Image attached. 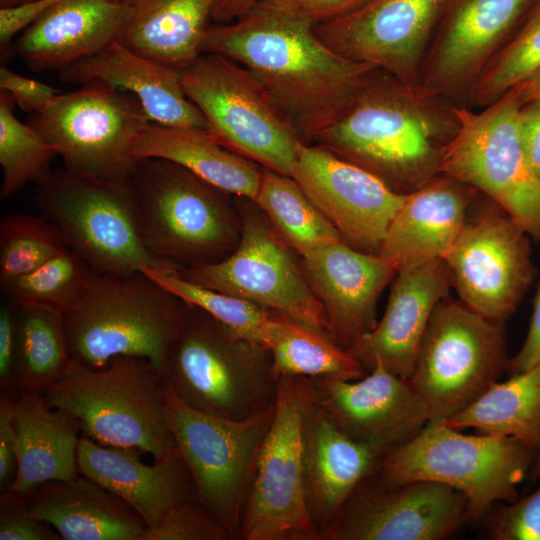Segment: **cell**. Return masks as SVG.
<instances>
[{
    "label": "cell",
    "instance_id": "6da1fadb",
    "mask_svg": "<svg viewBox=\"0 0 540 540\" xmlns=\"http://www.w3.org/2000/svg\"><path fill=\"white\" fill-rule=\"evenodd\" d=\"M201 52L248 69L306 144L337 121L378 69L332 50L310 21L260 6L231 23L211 24Z\"/></svg>",
    "mask_w": 540,
    "mask_h": 540
},
{
    "label": "cell",
    "instance_id": "7a4b0ae2",
    "mask_svg": "<svg viewBox=\"0 0 540 540\" xmlns=\"http://www.w3.org/2000/svg\"><path fill=\"white\" fill-rule=\"evenodd\" d=\"M458 127L457 107L446 98L375 69L313 144L407 194L441 174L443 148Z\"/></svg>",
    "mask_w": 540,
    "mask_h": 540
},
{
    "label": "cell",
    "instance_id": "3957f363",
    "mask_svg": "<svg viewBox=\"0 0 540 540\" xmlns=\"http://www.w3.org/2000/svg\"><path fill=\"white\" fill-rule=\"evenodd\" d=\"M190 308L142 271H92L79 303L62 313L70 359L101 369L115 357L134 356L162 372Z\"/></svg>",
    "mask_w": 540,
    "mask_h": 540
},
{
    "label": "cell",
    "instance_id": "277c9868",
    "mask_svg": "<svg viewBox=\"0 0 540 540\" xmlns=\"http://www.w3.org/2000/svg\"><path fill=\"white\" fill-rule=\"evenodd\" d=\"M141 240L156 258L177 269L227 257L241 235V216L228 193L185 167L142 158L128 179Z\"/></svg>",
    "mask_w": 540,
    "mask_h": 540
},
{
    "label": "cell",
    "instance_id": "5b68a950",
    "mask_svg": "<svg viewBox=\"0 0 540 540\" xmlns=\"http://www.w3.org/2000/svg\"><path fill=\"white\" fill-rule=\"evenodd\" d=\"M162 374L183 404L234 420L272 407L280 382L269 349L240 337L192 305L169 348Z\"/></svg>",
    "mask_w": 540,
    "mask_h": 540
},
{
    "label": "cell",
    "instance_id": "8992f818",
    "mask_svg": "<svg viewBox=\"0 0 540 540\" xmlns=\"http://www.w3.org/2000/svg\"><path fill=\"white\" fill-rule=\"evenodd\" d=\"M41 393L101 445L136 449L154 459L177 448L167 418L166 382L145 358L118 356L101 369L71 360L66 373Z\"/></svg>",
    "mask_w": 540,
    "mask_h": 540
},
{
    "label": "cell",
    "instance_id": "52a82bcc",
    "mask_svg": "<svg viewBox=\"0 0 540 540\" xmlns=\"http://www.w3.org/2000/svg\"><path fill=\"white\" fill-rule=\"evenodd\" d=\"M536 450L504 436L467 435L445 422H428L410 441L387 452L369 479L392 486L433 481L461 492L470 521H482L496 503L518 496Z\"/></svg>",
    "mask_w": 540,
    "mask_h": 540
},
{
    "label": "cell",
    "instance_id": "ba28073f",
    "mask_svg": "<svg viewBox=\"0 0 540 540\" xmlns=\"http://www.w3.org/2000/svg\"><path fill=\"white\" fill-rule=\"evenodd\" d=\"M509 363L504 322L448 296L430 317L409 382L426 403L429 422H444L508 372Z\"/></svg>",
    "mask_w": 540,
    "mask_h": 540
},
{
    "label": "cell",
    "instance_id": "9c48e42d",
    "mask_svg": "<svg viewBox=\"0 0 540 540\" xmlns=\"http://www.w3.org/2000/svg\"><path fill=\"white\" fill-rule=\"evenodd\" d=\"M34 204L93 272L128 274L145 266L177 269L144 246L128 182L98 180L64 169L38 184Z\"/></svg>",
    "mask_w": 540,
    "mask_h": 540
},
{
    "label": "cell",
    "instance_id": "30bf717a",
    "mask_svg": "<svg viewBox=\"0 0 540 540\" xmlns=\"http://www.w3.org/2000/svg\"><path fill=\"white\" fill-rule=\"evenodd\" d=\"M180 75L214 141L291 177L301 141L248 69L224 56L201 53Z\"/></svg>",
    "mask_w": 540,
    "mask_h": 540
},
{
    "label": "cell",
    "instance_id": "8fae6325",
    "mask_svg": "<svg viewBox=\"0 0 540 540\" xmlns=\"http://www.w3.org/2000/svg\"><path fill=\"white\" fill-rule=\"evenodd\" d=\"M518 102L508 91L480 112L457 107L459 127L440 173L486 194L540 244V179L525 156Z\"/></svg>",
    "mask_w": 540,
    "mask_h": 540
},
{
    "label": "cell",
    "instance_id": "7c38bea8",
    "mask_svg": "<svg viewBox=\"0 0 540 540\" xmlns=\"http://www.w3.org/2000/svg\"><path fill=\"white\" fill-rule=\"evenodd\" d=\"M132 93L100 82L58 94L34 127L63 159L65 169L110 182H127L139 159L136 143L151 123Z\"/></svg>",
    "mask_w": 540,
    "mask_h": 540
},
{
    "label": "cell",
    "instance_id": "4fadbf2b",
    "mask_svg": "<svg viewBox=\"0 0 540 540\" xmlns=\"http://www.w3.org/2000/svg\"><path fill=\"white\" fill-rule=\"evenodd\" d=\"M166 409L196 499L223 525L231 540L241 539L256 459L275 404L246 419H227L190 408L167 387Z\"/></svg>",
    "mask_w": 540,
    "mask_h": 540
},
{
    "label": "cell",
    "instance_id": "5bb4252c",
    "mask_svg": "<svg viewBox=\"0 0 540 540\" xmlns=\"http://www.w3.org/2000/svg\"><path fill=\"white\" fill-rule=\"evenodd\" d=\"M308 379L281 377L260 446L241 530L244 540H320L306 503L302 420Z\"/></svg>",
    "mask_w": 540,
    "mask_h": 540
},
{
    "label": "cell",
    "instance_id": "9a60e30c",
    "mask_svg": "<svg viewBox=\"0 0 540 540\" xmlns=\"http://www.w3.org/2000/svg\"><path fill=\"white\" fill-rule=\"evenodd\" d=\"M240 216L241 235L232 253L215 263L178 269L180 275L326 332L324 308L285 241L255 212Z\"/></svg>",
    "mask_w": 540,
    "mask_h": 540
},
{
    "label": "cell",
    "instance_id": "2e32d148",
    "mask_svg": "<svg viewBox=\"0 0 540 540\" xmlns=\"http://www.w3.org/2000/svg\"><path fill=\"white\" fill-rule=\"evenodd\" d=\"M530 240L498 205L467 216L444 258L459 299L477 313L505 322L535 279Z\"/></svg>",
    "mask_w": 540,
    "mask_h": 540
},
{
    "label": "cell",
    "instance_id": "e0dca14e",
    "mask_svg": "<svg viewBox=\"0 0 540 540\" xmlns=\"http://www.w3.org/2000/svg\"><path fill=\"white\" fill-rule=\"evenodd\" d=\"M447 0H369L356 10L314 25L338 54L367 63L402 82L419 84L423 61Z\"/></svg>",
    "mask_w": 540,
    "mask_h": 540
},
{
    "label": "cell",
    "instance_id": "ac0fdd59",
    "mask_svg": "<svg viewBox=\"0 0 540 540\" xmlns=\"http://www.w3.org/2000/svg\"><path fill=\"white\" fill-rule=\"evenodd\" d=\"M291 177L347 245L379 254L405 194L316 144L299 142Z\"/></svg>",
    "mask_w": 540,
    "mask_h": 540
},
{
    "label": "cell",
    "instance_id": "d6986e66",
    "mask_svg": "<svg viewBox=\"0 0 540 540\" xmlns=\"http://www.w3.org/2000/svg\"><path fill=\"white\" fill-rule=\"evenodd\" d=\"M469 519L466 497L433 481L383 486L369 478L325 540H442Z\"/></svg>",
    "mask_w": 540,
    "mask_h": 540
},
{
    "label": "cell",
    "instance_id": "ffe728a7",
    "mask_svg": "<svg viewBox=\"0 0 540 540\" xmlns=\"http://www.w3.org/2000/svg\"><path fill=\"white\" fill-rule=\"evenodd\" d=\"M538 0H447L419 84L444 97L468 94Z\"/></svg>",
    "mask_w": 540,
    "mask_h": 540
},
{
    "label": "cell",
    "instance_id": "44dd1931",
    "mask_svg": "<svg viewBox=\"0 0 540 540\" xmlns=\"http://www.w3.org/2000/svg\"><path fill=\"white\" fill-rule=\"evenodd\" d=\"M307 379L314 398L342 432L383 454L410 441L429 422L427 405L409 380L381 363L357 380Z\"/></svg>",
    "mask_w": 540,
    "mask_h": 540
},
{
    "label": "cell",
    "instance_id": "7402d4cb",
    "mask_svg": "<svg viewBox=\"0 0 540 540\" xmlns=\"http://www.w3.org/2000/svg\"><path fill=\"white\" fill-rule=\"evenodd\" d=\"M301 258L305 277L324 308L327 334L348 350L377 325L378 298L397 268L381 255L341 240Z\"/></svg>",
    "mask_w": 540,
    "mask_h": 540
},
{
    "label": "cell",
    "instance_id": "603a6c76",
    "mask_svg": "<svg viewBox=\"0 0 540 540\" xmlns=\"http://www.w3.org/2000/svg\"><path fill=\"white\" fill-rule=\"evenodd\" d=\"M308 385L302 420L304 485L310 517L323 539L385 454L342 432Z\"/></svg>",
    "mask_w": 540,
    "mask_h": 540
},
{
    "label": "cell",
    "instance_id": "cb8c5ba5",
    "mask_svg": "<svg viewBox=\"0 0 540 540\" xmlns=\"http://www.w3.org/2000/svg\"><path fill=\"white\" fill-rule=\"evenodd\" d=\"M451 286L443 259L399 269L382 319L348 351L367 373L381 363L392 374L409 380L430 317L449 296Z\"/></svg>",
    "mask_w": 540,
    "mask_h": 540
},
{
    "label": "cell",
    "instance_id": "d4e9b609",
    "mask_svg": "<svg viewBox=\"0 0 540 540\" xmlns=\"http://www.w3.org/2000/svg\"><path fill=\"white\" fill-rule=\"evenodd\" d=\"M139 450L105 446L87 437L79 439L80 474L94 480L125 501L144 520L156 526L176 504L196 498L194 485L178 449L141 462Z\"/></svg>",
    "mask_w": 540,
    "mask_h": 540
},
{
    "label": "cell",
    "instance_id": "484cf974",
    "mask_svg": "<svg viewBox=\"0 0 540 540\" xmlns=\"http://www.w3.org/2000/svg\"><path fill=\"white\" fill-rule=\"evenodd\" d=\"M478 194L477 189L442 174L405 194L379 255L397 271L430 260H444Z\"/></svg>",
    "mask_w": 540,
    "mask_h": 540
},
{
    "label": "cell",
    "instance_id": "4316f807",
    "mask_svg": "<svg viewBox=\"0 0 540 540\" xmlns=\"http://www.w3.org/2000/svg\"><path fill=\"white\" fill-rule=\"evenodd\" d=\"M58 73L66 83L100 82L132 93L154 123L208 132L204 116L184 92L180 71L138 54L118 41Z\"/></svg>",
    "mask_w": 540,
    "mask_h": 540
},
{
    "label": "cell",
    "instance_id": "83f0119b",
    "mask_svg": "<svg viewBox=\"0 0 540 540\" xmlns=\"http://www.w3.org/2000/svg\"><path fill=\"white\" fill-rule=\"evenodd\" d=\"M127 15L122 0H62L22 32L16 51L32 71H59L118 41Z\"/></svg>",
    "mask_w": 540,
    "mask_h": 540
},
{
    "label": "cell",
    "instance_id": "f1b7e54d",
    "mask_svg": "<svg viewBox=\"0 0 540 540\" xmlns=\"http://www.w3.org/2000/svg\"><path fill=\"white\" fill-rule=\"evenodd\" d=\"M25 498L63 540H142L147 529L125 501L82 474L44 483Z\"/></svg>",
    "mask_w": 540,
    "mask_h": 540
},
{
    "label": "cell",
    "instance_id": "f546056e",
    "mask_svg": "<svg viewBox=\"0 0 540 540\" xmlns=\"http://www.w3.org/2000/svg\"><path fill=\"white\" fill-rule=\"evenodd\" d=\"M17 473L8 491L0 496L23 498L38 486L70 480L80 472L77 464V420L51 407L40 392L20 391L15 398Z\"/></svg>",
    "mask_w": 540,
    "mask_h": 540
},
{
    "label": "cell",
    "instance_id": "4dcf8cb0",
    "mask_svg": "<svg viewBox=\"0 0 540 540\" xmlns=\"http://www.w3.org/2000/svg\"><path fill=\"white\" fill-rule=\"evenodd\" d=\"M128 15L118 42L177 71L202 52L214 0H122Z\"/></svg>",
    "mask_w": 540,
    "mask_h": 540
},
{
    "label": "cell",
    "instance_id": "1f68e13d",
    "mask_svg": "<svg viewBox=\"0 0 540 540\" xmlns=\"http://www.w3.org/2000/svg\"><path fill=\"white\" fill-rule=\"evenodd\" d=\"M137 159L175 162L214 187L254 201L262 170L252 161L223 147L204 130L175 128L151 122L139 137Z\"/></svg>",
    "mask_w": 540,
    "mask_h": 540
},
{
    "label": "cell",
    "instance_id": "d6a6232c",
    "mask_svg": "<svg viewBox=\"0 0 540 540\" xmlns=\"http://www.w3.org/2000/svg\"><path fill=\"white\" fill-rule=\"evenodd\" d=\"M455 429L511 437L540 448V364L494 382L465 409L444 421Z\"/></svg>",
    "mask_w": 540,
    "mask_h": 540
},
{
    "label": "cell",
    "instance_id": "836d02e7",
    "mask_svg": "<svg viewBox=\"0 0 540 540\" xmlns=\"http://www.w3.org/2000/svg\"><path fill=\"white\" fill-rule=\"evenodd\" d=\"M273 369L281 377L357 380L362 364L326 332L277 313L269 344Z\"/></svg>",
    "mask_w": 540,
    "mask_h": 540
},
{
    "label": "cell",
    "instance_id": "e575fe53",
    "mask_svg": "<svg viewBox=\"0 0 540 540\" xmlns=\"http://www.w3.org/2000/svg\"><path fill=\"white\" fill-rule=\"evenodd\" d=\"M253 202L301 257L324 245L342 241L335 227L290 176L264 168Z\"/></svg>",
    "mask_w": 540,
    "mask_h": 540
},
{
    "label": "cell",
    "instance_id": "d590c367",
    "mask_svg": "<svg viewBox=\"0 0 540 540\" xmlns=\"http://www.w3.org/2000/svg\"><path fill=\"white\" fill-rule=\"evenodd\" d=\"M62 313L43 307L17 306L16 376L19 392H42L68 370Z\"/></svg>",
    "mask_w": 540,
    "mask_h": 540
},
{
    "label": "cell",
    "instance_id": "8d00e7d4",
    "mask_svg": "<svg viewBox=\"0 0 540 540\" xmlns=\"http://www.w3.org/2000/svg\"><path fill=\"white\" fill-rule=\"evenodd\" d=\"M140 271L182 301L204 310L240 337L269 348L277 312L195 284L181 276L178 269L145 266Z\"/></svg>",
    "mask_w": 540,
    "mask_h": 540
},
{
    "label": "cell",
    "instance_id": "74e56055",
    "mask_svg": "<svg viewBox=\"0 0 540 540\" xmlns=\"http://www.w3.org/2000/svg\"><path fill=\"white\" fill-rule=\"evenodd\" d=\"M12 96L0 91V166L1 199H8L26 184H40L51 174L56 149L30 124L20 122L14 114Z\"/></svg>",
    "mask_w": 540,
    "mask_h": 540
},
{
    "label": "cell",
    "instance_id": "f35d334b",
    "mask_svg": "<svg viewBox=\"0 0 540 540\" xmlns=\"http://www.w3.org/2000/svg\"><path fill=\"white\" fill-rule=\"evenodd\" d=\"M91 274L86 262L67 249L1 290L4 298L18 307H43L64 313L79 303Z\"/></svg>",
    "mask_w": 540,
    "mask_h": 540
},
{
    "label": "cell",
    "instance_id": "ab89813d",
    "mask_svg": "<svg viewBox=\"0 0 540 540\" xmlns=\"http://www.w3.org/2000/svg\"><path fill=\"white\" fill-rule=\"evenodd\" d=\"M540 68V0L520 28L490 60L469 90L475 105L487 106Z\"/></svg>",
    "mask_w": 540,
    "mask_h": 540
},
{
    "label": "cell",
    "instance_id": "60d3db41",
    "mask_svg": "<svg viewBox=\"0 0 540 540\" xmlns=\"http://www.w3.org/2000/svg\"><path fill=\"white\" fill-rule=\"evenodd\" d=\"M69 249L61 232L40 216L8 214L0 220V287Z\"/></svg>",
    "mask_w": 540,
    "mask_h": 540
},
{
    "label": "cell",
    "instance_id": "b9f144b4",
    "mask_svg": "<svg viewBox=\"0 0 540 540\" xmlns=\"http://www.w3.org/2000/svg\"><path fill=\"white\" fill-rule=\"evenodd\" d=\"M142 540H231L223 525L196 498L173 506Z\"/></svg>",
    "mask_w": 540,
    "mask_h": 540
},
{
    "label": "cell",
    "instance_id": "7bdbcfd3",
    "mask_svg": "<svg viewBox=\"0 0 540 540\" xmlns=\"http://www.w3.org/2000/svg\"><path fill=\"white\" fill-rule=\"evenodd\" d=\"M493 540H540V486L509 503H496L482 519Z\"/></svg>",
    "mask_w": 540,
    "mask_h": 540
},
{
    "label": "cell",
    "instance_id": "ee69618b",
    "mask_svg": "<svg viewBox=\"0 0 540 540\" xmlns=\"http://www.w3.org/2000/svg\"><path fill=\"white\" fill-rule=\"evenodd\" d=\"M59 534L38 519L23 498L0 496V540H59Z\"/></svg>",
    "mask_w": 540,
    "mask_h": 540
},
{
    "label": "cell",
    "instance_id": "f6af8a7d",
    "mask_svg": "<svg viewBox=\"0 0 540 540\" xmlns=\"http://www.w3.org/2000/svg\"><path fill=\"white\" fill-rule=\"evenodd\" d=\"M367 1L369 0H261L256 6L303 18L317 25L345 16Z\"/></svg>",
    "mask_w": 540,
    "mask_h": 540
},
{
    "label": "cell",
    "instance_id": "bcb514c9",
    "mask_svg": "<svg viewBox=\"0 0 540 540\" xmlns=\"http://www.w3.org/2000/svg\"><path fill=\"white\" fill-rule=\"evenodd\" d=\"M17 306L4 298L0 305V394L16 398Z\"/></svg>",
    "mask_w": 540,
    "mask_h": 540
},
{
    "label": "cell",
    "instance_id": "7dc6e473",
    "mask_svg": "<svg viewBox=\"0 0 540 540\" xmlns=\"http://www.w3.org/2000/svg\"><path fill=\"white\" fill-rule=\"evenodd\" d=\"M0 90L9 93L22 111L31 114L43 112L59 94L46 83L24 77L6 67L0 69Z\"/></svg>",
    "mask_w": 540,
    "mask_h": 540
},
{
    "label": "cell",
    "instance_id": "c3c4849f",
    "mask_svg": "<svg viewBox=\"0 0 540 540\" xmlns=\"http://www.w3.org/2000/svg\"><path fill=\"white\" fill-rule=\"evenodd\" d=\"M15 398L0 394V495L6 493L17 473Z\"/></svg>",
    "mask_w": 540,
    "mask_h": 540
},
{
    "label": "cell",
    "instance_id": "681fc988",
    "mask_svg": "<svg viewBox=\"0 0 540 540\" xmlns=\"http://www.w3.org/2000/svg\"><path fill=\"white\" fill-rule=\"evenodd\" d=\"M62 0H34L21 5L0 8V48L4 57L12 39Z\"/></svg>",
    "mask_w": 540,
    "mask_h": 540
},
{
    "label": "cell",
    "instance_id": "f907efd6",
    "mask_svg": "<svg viewBox=\"0 0 540 540\" xmlns=\"http://www.w3.org/2000/svg\"><path fill=\"white\" fill-rule=\"evenodd\" d=\"M518 120L525 156L540 179V99L521 105Z\"/></svg>",
    "mask_w": 540,
    "mask_h": 540
},
{
    "label": "cell",
    "instance_id": "816d5d0a",
    "mask_svg": "<svg viewBox=\"0 0 540 540\" xmlns=\"http://www.w3.org/2000/svg\"><path fill=\"white\" fill-rule=\"evenodd\" d=\"M540 364V285H538L534 299L533 311L525 340L510 359L509 375L518 374Z\"/></svg>",
    "mask_w": 540,
    "mask_h": 540
},
{
    "label": "cell",
    "instance_id": "f5cc1de1",
    "mask_svg": "<svg viewBox=\"0 0 540 540\" xmlns=\"http://www.w3.org/2000/svg\"><path fill=\"white\" fill-rule=\"evenodd\" d=\"M261 0H214L211 21L227 24L238 20L250 12Z\"/></svg>",
    "mask_w": 540,
    "mask_h": 540
},
{
    "label": "cell",
    "instance_id": "db71d44e",
    "mask_svg": "<svg viewBox=\"0 0 540 540\" xmlns=\"http://www.w3.org/2000/svg\"><path fill=\"white\" fill-rule=\"evenodd\" d=\"M518 102L525 103L540 99V68L526 80L512 88L511 90Z\"/></svg>",
    "mask_w": 540,
    "mask_h": 540
},
{
    "label": "cell",
    "instance_id": "11a10c76",
    "mask_svg": "<svg viewBox=\"0 0 540 540\" xmlns=\"http://www.w3.org/2000/svg\"><path fill=\"white\" fill-rule=\"evenodd\" d=\"M527 479L531 482L540 480V448L536 451Z\"/></svg>",
    "mask_w": 540,
    "mask_h": 540
},
{
    "label": "cell",
    "instance_id": "9f6ffc18",
    "mask_svg": "<svg viewBox=\"0 0 540 540\" xmlns=\"http://www.w3.org/2000/svg\"><path fill=\"white\" fill-rule=\"evenodd\" d=\"M34 0H0V8L21 5Z\"/></svg>",
    "mask_w": 540,
    "mask_h": 540
},
{
    "label": "cell",
    "instance_id": "6f0895ef",
    "mask_svg": "<svg viewBox=\"0 0 540 540\" xmlns=\"http://www.w3.org/2000/svg\"><path fill=\"white\" fill-rule=\"evenodd\" d=\"M116 1H121V0H116Z\"/></svg>",
    "mask_w": 540,
    "mask_h": 540
}]
</instances>
